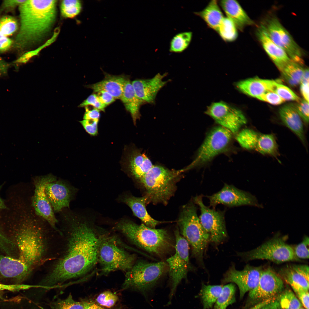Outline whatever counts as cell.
I'll use <instances>...</instances> for the list:
<instances>
[{
    "label": "cell",
    "instance_id": "74e56055",
    "mask_svg": "<svg viewBox=\"0 0 309 309\" xmlns=\"http://www.w3.org/2000/svg\"><path fill=\"white\" fill-rule=\"evenodd\" d=\"M282 309H298L302 305L291 290H284L278 296Z\"/></svg>",
    "mask_w": 309,
    "mask_h": 309
},
{
    "label": "cell",
    "instance_id": "6da1fadb",
    "mask_svg": "<svg viewBox=\"0 0 309 309\" xmlns=\"http://www.w3.org/2000/svg\"><path fill=\"white\" fill-rule=\"evenodd\" d=\"M68 237L65 254L41 282L51 286L89 272L98 262L100 244L104 235L99 234L87 222L72 213L64 216Z\"/></svg>",
    "mask_w": 309,
    "mask_h": 309
},
{
    "label": "cell",
    "instance_id": "9c48e42d",
    "mask_svg": "<svg viewBox=\"0 0 309 309\" xmlns=\"http://www.w3.org/2000/svg\"><path fill=\"white\" fill-rule=\"evenodd\" d=\"M175 243V254L167 260L169 278L170 302L178 285L183 279H187L190 268L189 260V245L180 233L178 229L174 231Z\"/></svg>",
    "mask_w": 309,
    "mask_h": 309
},
{
    "label": "cell",
    "instance_id": "816d5d0a",
    "mask_svg": "<svg viewBox=\"0 0 309 309\" xmlns=\"http://www.w3.org/2000/svg\"><path fill=\"white\" fill-rule=\"evenodd\" d=\"M85 109L83 120H99L100 116V110L94 108L90 109L87 106L85 107Z\"/></svg>",
    "mask_w": 309,
    "mask_h": 309
},
{
    "label": "cell",
    "instance_id": "8992f818",
    "mask_svg": "<svg viewBox=\"0 0 309 309\" xmlns=\"http://www.w3.org/2000/svg\"><path fill=\"white\" fill-rule=\"evenodd\" d=\"M197 211V207L193 202L185 205L177 222L180 233L191 247L193 256L203 265L204 252L210 236L202 225Z\"/></svg>",
    "mask_w": 309,
    "mask_h": 309
},
{
    "label": "cell",
    "instance_id": "f5cc1de1",
    "mask_svg": "<svg viewBox=\"0 0 309 309\" xmlns=\"http://www.w3.org/2000/svg\"><path fill=\"white\" fill-rule=\"evenodd\" d=\"M298 298L305 309H309V292L301 291L295 293Z\"/></svg>",
    "mask_w": 309,
    "mask_h": 309
},
{
    "label": "cell",
    "instance_id": "603a6c76",
    "mask_svg": "<svg viewBox=\"0 0 309 309\" xmlns=\"http://www.w3.org/2000/svg\"><path fill=\"white\" fill-rule=\"evenodd\" d=\"M226 15L235 24L238 29L242 31L246 26L254 24L245 10L237 1L221 0L219 2Z\"/></svg>",
    "mask_w": 309,
    "mask_h": 309
},
{
    "label": "cell",
    "instance_id": "db71d44e",
    "mask_svg": "<svg viewBox=\"0 0 309 309\" xmlns=\"http://www.w3.org/2000/svg\"><path fill=\"white\" fill-rule=\"evenodd\" d=\"M278 296L267 301L261 309H282Z\"/></svg>",
    "mask_w": 309,
    "mask_h": 309
},
{
    "label": "cell",
    "instance_id": "f1b7e54d",
    "mask_svg": "<svg viewBox=\"0 0 309 309\" xmlns=\"http://www.w3.org/2000/svg\"><path fill=\"white\" fill-rule=\"evenodd\" d=\"M205 22L208 26L216 31L224 17L217 1H211L201 11L194 12Z\"/></svg>",
    "mask_w": 309,
    "mask_h": 309
},
{
    "label": "cell",
    "instance_id": "9a60e30c",
    "mask_svg": "<svg viewBox=\"0 0 309 309\" xmlns=\"http://www.w3.org/2000/svg\"><path fill=\"white\" fill-rule=\"evenodd\" d=\"M206 114L221 126L237 134L247 123V119L240 110L223 102L214 103L208 107Z\"/></svg>",
    "mask_w": 309,
    "mask_h": 309
},
{
    "label": "cell",
    "instance_id": "4dcf8cb0",
    "mask_svg": "<svg viewBox=\"0 0 309 309\" xmlns=\"http://www.w3.org/2000/svg\"><path fill=\"white\" fill-rule=\"evenodd\" d=\"M304 69L302 64L291 60L280 71L286 82L294 87L300 84Z\"/></svg>",
    "mask_w": 309,
    "mask_h": 309
},
{
    "label": "cell",
    "instance_id": "7dc6e473",
    "mask_svg": "<svg viewBox=\"0 0 309 309\" xmlns=\"http://www.w3.org/2000/svg\"><path fill=\"white\" fill-rule=\"evenodd\" d=\"M257 98L274 105H280L285 102L277 94L272 91H268Z\"/></svg>",
    "mask_w": 309,
    "mask_h": 309
},
{
    "label": "cell",
    "instance_id": "836d02e7",
    "mask_svg": "<svg viewBox=\"0 0 309 309\" xmlns=\"http://www.w3.org/2000/svg\"><path fill=\"white\" fill-rule=\"evenodd\" d=\"M236 289L235 285L232 283L223 286L213 309H226L228 306L235 302Z\"/></svg>",
    "mask_w": 309,
    "mask_h": 309
},
{
    "label": "cell",
    "instance_id": "cb8c5ba5",
    "mask_svg": "<svg viewBox=\"0 0 309 309\" xmlns=\"http://www.w3.org/2000/svg\"><path fill=\"white\" fill-rule=\"evenodd\" d=\"M278 80L265 79L258 78H248L237 83L236 86L244 94L257 98L264 93L273 91Z\"/></svg>",
    "mask_w": 309,
    "mask_h": 309
},
{
    "label": "cell",
    "instance_id": "3957f363",
    "mask_svg": "<svg viewBox=\"0 0 309 309\" xmlns=\"http://www.w3.org/2000/svg\"><path fill=\"white\" fill-rule=\"evenodd\" d=\"M56 0H25L19 5L20 29L14 46L23 49L40 42L52 29L56 15Z\"/></svg>",
    "mask_w": 309,
    "mask_h": 309
},
{
    "label": "cell",
    "instance_id": "681fc988",
    "mask_svg": "<svg viewBox=\"0 0 309 309\" xmlns=\"http://www.w3.org/2000/svg\"><path fill=\"white\" fill-rule=\"evenodd\" d=\"M57 35V34L54 33L52 37L45 44H44L42 46L39 47V48H38L35 50H33L28 52L23 55L21 56V58L22 60L24 62H27L33 56L36 55L42 48H43L45 46H47L49 44L51 43L52 42H53L54 39H55V38Z\"/></svg>",
    "mask_w": 309,
    "mask_h": 309
},
{
    "label": "cell",
    "instance_id": "ba28073f",
    "mask_svg": "<svg viewBox=\"0 0 309 309\" xmlns=\"http://www.w3.org/2000/svg\"><path fill=\"white\" fill-rule=\"evenodd\" d=\"M120 243L114 237L103 235L98 254L101 274L108 275L117 270L126 272L135 263V255L126 251Z\"/></svg>",
    "mask_w": 309,
    "mask_h": 309
},
{
    "label": "cell",
    "instance_id": "83f0119b",
    "mask_svg": "<svg viewBox=\"0 0 309 309\" xmlns=\"http://www.w3.org/2000/svg\"><path fill=\"white\" fill-rule=\"evenodd\" d=\"M126 110L129 112L134 124L140 118V108L145 103L136 95L132 82L128 78L125 83L123 91L120 99Z\"/></svg>",
    "mask_w": 309,
    "mask_h": 309
},
{
    "label": "cell",
    "instance_id": "60d3db41",
    "mask_svg": "<svg viewBox=\"0 0 309 309\" xmlns=\"http://www.w3.org/2000/svg\"><path fill=\"white\" fill-rule=\"evenodd\" d=\"M17 29V23L14 17L5 16L0 19V37L10 36Z\"/></svg>",
    "mask_w": 309,
    "mask_h": 309
},
{
    "label": "cell",
    "instance_id": "f6af8a7d",
    "mask_svg": "<svg viewBox=\"0 0 309 309\" xmlns=\"http://www.w3.org/2000/svg\"><path fill=\"white\" fill-rule=\"evenodd\" d=\"M297 113L302 121L306 124L309 122V102L304 99L301 100L293 104Z\"/></svg>",
    "mask_w": 309,
    "mask_h": 309
},
{
    "label": "cell",
    "instance_id": "484cf974",
    "mask_svg": "<svg viewBox=\"0 0 309 309\" xmlns=\"http://www.w3.org/2000/svg\"><path fill=\"white\" fill-rule=\"evenodd\" d=\"M279 112L282 122L305 145V139L302 120L293 104H288L282 106L280 108Z\"/></svg>",
    "mask_w": 309,
    "mask_h": 309
},
{
    "label": "cell",
    "instance_id": "d4e9b609",
    "mask_svg": "<svg viewBox=\"0 0 309 309\" xmlns=\"http://www.w3.org/2000/svg\"><path fill=\"white\" fill-rule=\"evenodd\" d=\"M128 78L123 75L106 74L102 80L86 87L93 90L96 93L100 91H105L111 94L115 99H120Z\"/></svg>",
    "mask_w": 309,
    "mask_h": 309
},
{
    "label": "cell",
    "instance_id": "7a4b0ae2",
    "mask_svg": "<svg viewBox=\"0 0 309 309\" xmlns=\"http://www.w3.org/2000/svg\"><path fill=\"white\" fill-rule=\"evenodd\" d=\"M37 219H25L16 231L15 242L18 256L0 257V279L21 284L42 259L45 250L42 227Z\"/></svg>",
    "mask_w": 309,
    "mask_h": 309
},
{
    "label": "cell",
    "instance_id": "30bf717a",
    "mask_svg": "<svg viewBox=\"0 0 309 309\" xmlns=\"http://www.w3.org/2000/svg\"><path fill=\"white\" fill-rule=\"evenodd\" d=\"M238 256L246 261L266 260L277 264L290 261H298L292 247L282 237H276L249 251L238 252Z\"/></svg>",
    "mask_w": 309,
    "mask_h": 309
},
{
    "label": "cell",
    "instance_id": "8fae6325",
    "mask_svg": "<svg viewBox=\"0 0 309 309\" xmlns=\"http://www.w3.org/2000/svg\"><path fill=\"white\" fill-rule=\"evenodd\" d=\"M232 134L229 130L221 126L212 129L199 149L195 159L182 169L183 172L206 164L224 151L231 142Z\"/></svg>",
    "mask_w": 309,
    "mask_h": 309
},
{
    "label": "cell",
    "instance_id": "277c9868",
    "mask_svg": "<svg viewBox=\"0 0 309 309\" xmlns=\"http://www.w3.org/2000/svg\"><path fill=\"white\" fill-rule=\"evenodd\" d=\"M114 228L133 244L154 255L163 256L173 246L172 238L164 229L152 228L126 220L118 222Z\"/></svg>",
    "mask_w": 309,
    "mask_h": 309
},
{
    "label": "cell",
    "instance_id": "7bdbcfd3",
    "mask_svg": "<svg viewBox=\"0 0 309 309\" xmlns=\"http://www.w3.org/2000/svg\"><path fill=\"white\" fill-rule=\"evenodd\" d=\"M118 300V296L109 291H106L101 293L96 299L98 304L107 308L113 306Z\"/></svg>",
    "mask_w": 309,
    "mask_h": 309
},
{
    "label": "cell",
    "instance_id": "2e32d148",
    "mask_svg": "<svg viewBox=\"0 0 309 309\" xmlns=\"http://www.w3.org/2000/svg\"><path fill=\"white\" fill-rule=\"evenodd\" d=\"M207 197L209 200L210 206L213 209L219 204L229 207L248 205L263 207L256 197L250 193L227 184H225L218 192Z\"/></svg>",
    "mask_w": 309,
    "mask_h": 309
},
{
    "label": "cell",
    "instance_id": "ee69618b",
    "mask_svg": "<svg viewBox=\"0 0 309 309\" xmlns=\"http://www.w3.org/2000/svg\"><path fill=\"white\" fill-rule=\"evenodd\" d=\"M309 238L305 236L301 242L294 247H292L294 254L296 257L300 259H308L309 257Z\"/></svg>",
    "mask_w": 309,
    "mask_h": 309
},
{
    "label": "cell",
    "instance_id": "52a82bcc",
    "mask_svg": "<svg viewBox=\"0 0 309 309\" xmlns=\"http://www.w3.org/2000/svg\"><path fill=\"white\" fill-rule=\"evenodd\" d=\"M167 271L168 265L164 262L151 263L139 260L126 272L122 288H132L146 296Z\"/></svg>",
    "mask_w": 309,
    "mask_h": 309
},
{
    "label": "cell",
    "instance_id": "e575fe53",
    "mask_svg": "<svg viewBox=\"0 0 309 309\" xmlns=\"http://www.w3.org/2000/svg\"><path fill=\"white\" fill-rule=\"evenodd\" d=\"M237 29L234 23L227 17H224L217 32L225 41L231 42L237 39Z\"/></svg>",
    "mask_w": 309,
    "mask_h": 309
},
{
    "label": "cell",
    "instance_id": "e0dca14e",
    "mask_svg": "<svg viewBox=\"0 0 309 309\" xmlns=\"http://www.w3.org/2000/svg\"><path fill=\"white\" fill-rule=\"evenodd\" d=\"M51 174L37 177L34 181L35 189L32 205L36 215L45 220L54 229L58 222L52 207L47 197L45 189L48 183L56 180Z\"/></svg>",
    "mask_w": 309,
    "mask_h": 309
},
{
    "label": "cell",
    "instance_id": "4fadbf2b",
    "mask_svg": "<svg viewBox=\"0 0 309 309\" xmlns=\"http://www.w3.org/2000/svg\"><path fill=\"white\" fill-rule=\"evenodd\" d=\"M284 290L282 279L272 268L262 269L258 283L249 292L248 303L254 304L278 296Z\"/></svg>",
    "mask_w": 309,
    "mask_h": 309
},
{
    "label": "cell",
    "instance_id": "bcb514c9",
    "mask_svg": "<svg viewBox=\"0 0 309 309\" xmlns=\"http://www.w3.org/2000/svg\"><path fill=\"white\" fill-rule=\"evenodd\" d=\"M90 105L100 111H105L106 107L103 104L100 100L96 94H92L90 95L78 106L79 107H85Z\"/></svg>",
    "mask_w": 309,
    "mask_h": 309
},
{
    "label": "cell",
    "instance_id": "c3c4849f",
    "mask_svg": "<svg viewBox=\"0 0 309 309\" xmlns=\"http://www.w3.org/2000/svg\"><path fill=\"white\" fill-rule=\"evenodd\" d=\"M79 122L85 130L90 135L95 136L97 134L99 120H83Z\"/></svg>",
    "mask_w": 309,
    "mask_h": 309
},
{
    "label": "cell",
    "instance_id": "8d00e7d4",
    "mask_svg": "<svg viewBox=\"0 0 309 309\" xmlns=\"http://www.w3.org/2000/svg\"><path fill=\"white\" fill-rule=\"evenodd\" d=\"M259 135L248 128L243 129L236 134V138L240 145L247 150L255 149Z\"/></svg>",
    "mask_w": 309,
    "mask_h": 309
},
{
    "label": "cell",
    "instance_id": "5bb4252c",
    "mask_svg": "<svg viewBox=\"0 0 309 309\" xmlns=\"http://www.w3.org/2000/svg\"><path fill=\"white\" fill-rule=\"evenodd\" d=\"M194 201L199 207L200 222L209 234L210 240L215 243H220L227 236L224 211L206 206L203 203L202 195L195 197Z\"/></svg>",
    "mask_w": 309,
    "mask_h": 309
},
{
    "label": "cell",
    "instance_id": "ffe728a7",
    "mask_svg": "<svg viewBox=\"0 0 309 309\" xmlns=\"http://www.w3.org/2000/svg\"><path fill=\"white\" fill-rule=\"evenodd\" d=\"M167 74L158 73L153 78L146 79H137L132 82L137 96L145 103H154L159 91L169 81H165Z\"/></svg>",
    "mask_w": 309,
    "mask_h": 309
},
{
    "label": "cell",
    "instance_id": "91938a15",
    "mask_svg": "<svg viewBox=\"0 0 309 309\" xmlns=\"http://www.w3.org/2000/svg\"><path fill=\"white\" fill-rule=\"evenodd\" d=\"M4 203L0 197V211L4 208Z\"/></svg>",
    "mask_w": 309,
    "mask_h": 309
},
{
    "label": "cell",
    "instance_id": "680465c9",
    "mask_svg": "<svg viewBox=\"0 0 309 309\" xmlns=\"http://www.w3.org/2000/svg\"><path fill=\"white\" fill-rule=\"evenodd\" d=\"M84 309H109L102 307L98 304L88 301H82Z\"/></svg>",
    "mask_w": 309,
    "mask_h": 309
},
{
    "label": "cell",
    "instance_id": "d6a6232c",
    "mask_svg": "<svg viewBox=\"0 0 309 309\" xmlns=\"http://www.w3.org/2000/svg\"><path fill=\"white\" fill-rule=\"evenodd\" d=\"M223 286L205 285L203 284L200 295L203 309L212 308L220 294Z\"/></svg>",
    "mask_w": 309,
    "mask_h": 309
},
{
    "label": "cell",
    "instance_id": "1f68e13d",
    "mask_svg": "<svg viewBox=\"0 0 309 309\" xmlns=\"http://www.w3.org/2000/svg\"><path fill=\"white\" fill-rule=\"evenodd\" d=\"M255 150L263 154L276 157L278 154L277 143L272 134L259 135Z\"/></svg>",
    "mask_w": 309,
    "mask_h": 309
},
{
    "label": "cell",
    "instance_id": "7402d4cb",
    "mask_svg": "<svg viewBox=\"0 0 309 309\" xmlns=\"http://www.w3.org/2000/svg\"><path fill=\"white\" fill-rule=\"evenodd\" d=\"M257 36L264 49L280 71L291 60L286 52L274 43L259 27Z\"/></svg>",
    "mask_w": 309,
    "mask_h": 309
},
{
    "label": "cell",
    "instance_id": "ac0fdd59",
    "mask_svg": "<svg viewBox=\"0 0 309 309\" xmlns=\"http://www.w3.org/2000/svg\"><path fill=\"white\" fill-rule=\"evenodd\" d=\"M261 267L246 265L242 270H237L233 265L225 274L223 283L233 282L238 286L240 298L257 286L262 269Z\"/></svg>",
    "mask_w": 309,
    "mask_h": 309
},
{
    "label": "cell",
    "instance_id": "f546056e",
    "mask_svg": "<svg viewBox=\"0 0 309 309\" xmlns=\"http://www.w3.org/2000/svg\"><path fill=\"white\" fill-rule=\"evenodd\" d=\"M153 165L146 155L139 151L132 152L129 160V168L132 174L139 181Z\"/></svg>",
    "mask_w": 309,
    "mask_h": 309
},
{
    "label": "cell",
    "instance_id": "94428289",
    "mask_svg": "<svg viewBox=\"0 0 309 309\" xmlns=\"http://www.w3.org/2000/svg\"><path fill=\"white\" fill-rule=\"evenodd\" d=\"M4 290L0 289V299L2 298L4 293Z\"/></svg>",
    "mask_w": 309,
    "mask_h": 309
},
{
    "label": "cell",
    "instance_id": "9f6ffc18",
    "mask_svg": "<svg viewBox=\"0 0 309 309\" xmlns=\"http://www.w3.org/2000/svg\"><path fill=\"white\" fill-rule=\"evenodd\" d=\"M12 43V40L7 37H0V52H3L8 50Z\"/></svg>",
    "mask_w": 309,
    "mask_h": 309
},
{
    "label": "cell",
    "instance_id": "4316f807",
    "mask_svg": "<svg viewBox=\"0 0 309 309\" xmlns=\"http://www.w3.org/2000/svg\"><path fill=\"white\" fill-rule=\"evenodd\" d=\"M121 201L130 208L134 215L146 226L155 228L157 225L162 223L154 219L148 214L146 207L147 202L145 196L141 197L126 196Z\"/></svg>",
    "mask_w": 309,
    "mask_h": 309
},
{
    "label": "cell",
    "instance_id": "6125c7cd",
    "mask_svg": "<svg viewBox=\"0 0 309 309\" xmlns=\"http://www.w3.org/2000/svg\"><path fill=\"white\" fill-rule=\"evenodd\" d=\"M298 309H305V308H302V307H301V308H299Z\"/></svg>",
    "mask_w": 309,
    "mask_h": 309
},
{
    "label": "cell",
    "instance_id": "b9f144b4",
    "mask_svg": "<svg viewBox=\"0 0 309 309\" xmlns=\"http://www.w3.org/2000/svg\"><path fill=\"white\" fill-rule=\"evenodd\" d=\"M273 91L275 92L284 101H300L301 99L291 89L281 84L277 83L275 85Z\"/></svg>",
    "mask_w": 309,
    "mask_h": 309
},
{
    "label": "cell",
    "instance_id": "f35d334b",
    "mask_svg": "<svg viewBox=\"0 0 309 309\" xmlns=\"http://www.w3.org/2000/svg\"><path fill=\"white\" fill-rule=\"evenodd\" d=\"M50 309H84L82 302L74 300L71 294L64 299H59L52 302Z\"/></svg>",
    "mask_w": 309,
    "mask_h": 309
},
{
    "label": "cell",
    "instance_id": "6f0895ef",
    "mask_svg": "<svg viewBox=\"0 0 309 309\" xmlns=\"http://www.w3.org/2000/svg\"><path fill=\"white\" fill-rule=\"evenodd\" d=\"M25 1L21 0H5L3 3V9H7L14 8L17 5H19L25 2Z\"/></svg>",
    "mask_w": 309,
    "mask_h": 309
},
{
    "label": "cell",
    "instance_id": "5b68a950",
    "mask_svg": "<svg viewBox=\"0 0 309 309\" xmlns=\"http://www.w3.org/2000/svg\"><path fill=\"white\" fill-rule=\"evenodd\" d=\"M182 170H170L162 166L153 165L140 179L146 191L147 204H167L174 195Z\"/></svg>",
    "mask_w": 309,
    "mask_h": 309
},
{
    "label": "cell",
    "instance_id": "f907efd6",
    "mask_svg": "<svg viewBox=\"0 0 309 309\" xmlns=\"http://www.w3.org/2000/svg\"><path fill=\"white\" fill-rule=\"evenodd\" d=\"M101 102L106 106L114 102L115 98L110 94L104 91H100L96 92Z\"/></svg>",
    "mask_w": 309,
    "mask_h": 309
},
{
    "label": "cell",
    "instance_id": "11a10c76",
    "mask_svg": "<svg viewBox=\"0 0 309 309\" xmlns=\"http://www.w3.org/2000/svg\"><path fill=\"white\" fill-rule=\"evenodd\" d=\"M309 80H302L300 84V90L304 100L309 102Z\"/></svg>",
    "mask_w": 309,
    "mask_h": 309
},
{
    "label": "cell",
    "instance_id": "44dd1931",
    "mask_svg": "<svg viewBox=\"0 0 309 309\" xmlns=\"http://www.w3.org/2000/svg\"><path fill=\"white\" fill-rule=\"evenodd\" d=\"M279 273L280 276L291 286L295 293L309 291L308 266L288 265L282 268Z\"/></svg>",
    "mask_w": 309,
    "mask_h": 309
},
{
    "label": "cell",
    "instance_id": "7c38bea8",
    "mask_svg": "<svg viewBox=\"0 0 309 309\" xmlns=\"http://www.w3.org/2000/svg\"><path fill=\"white\" fill-rule=\"evenodd\" d=\"M259 27L274 43L286 52L291 60L302 64V49L276 17H268Z\"/></svg>",
    "mask_w": 309,
    "mask_h": 309
},
{
    "label": "cell",
    "instance_id": "d6986e66",
    "mask_svg": "<svg viewBox=\"0 0 309 309\" xmlns=\"http://www.w3.org/2000/svg\"><path fill=\"white\" fill-rule=\"evenodd\" d=\"M45 191L54 211L56 212L69 207L75 192L73 187L66 182L57 179L47 184Z\"/></svg>",
    "mask_w": 309,
    "mask_h": 309
},
{
    "label": "cell",
    "instance_id": "ab89813d",
    "mask_svg": "<svg viewBox=\"0 0 309 309\" xmlns=\"http://www.w3.org/2000/svg\"><path fill=\"white\" fill-rule=\"evenodd\" d=\"M81 9V4L78 0H63L61 3V13L66 17H74L80 13Z\"/></svg>",
    "mask_w": 309,
    "mask_h": 309
},
{
    "label": "cell",
    "instance_id": "d590c367",
    "mask_svg": "<svg viewBox=\"0 0 309 309\" xmlns=\"http://www.w3.org/2000/svg\"><path fill=\"white\" fill-rule=\"evenodd\" d=\"M192 35L191 31L181 32L175 35L170 41L169 51L175 53L183 52L189 45Z\"/></svg>",
    "mask_w": 309,
    "mask_h": 309
}]
</instances>
